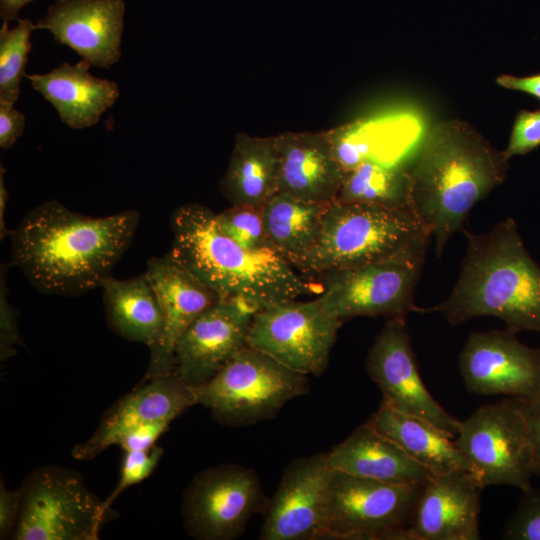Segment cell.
<instances>
[{
	"label": "cell",
	"mask_w": 540,
	"mask_h": 540,
	"mask_svg": "<svg viewBox=\"0 0 540 540\" xmlns=\"http://www.w3.org/2000/svg\"><path fill=\"white\" fill-rule=\"evenodd\" d=\"M139 221L136 210L91 217L57 200L46 201L10 232L12 264L42 293L85 294L111 275Z\"/></svg>",
	"instance_id": "obj_1"
},
{
	"label": "cell",
	"mask_w": 540,
	"mask_h": 540,
	"mask_svg": "<svg viewBox=\"0 0 540 540\" xmlns=\"http://www.w3.org/2000/svg\"><path fill=\"white\" fill-rule=\"evenodd\" d=\"M4 173L5 170L3 166L0 167V237L3 239L6 237L10 231L7 229L5 225L4 215H5V208H6V202L8 199V193L5 186L4 181Z\"/></svg>",
	"instance_id": "obj_42"
},
{
	"label": "cell",
	"mask_w": 540,
	"mask_h": 540,
	"mask_svg": "<svg viewBox=\"0 0 540 540\" xmlns=\"http://www.w3.org/2000/svg\"><path fill=\"white\" fill-rule=\"evenodd\" d=\"M257 310L238 299L220 300L183 332L174 351V371L188 386L200 387L248 346Z\"/></svg>",
	"instance_id": "obj_16"
},
{
	"label": "cell",
	"mask_w": 540,
	"mask_h": 540,
	"mask_svg": "<svg viewBox=\"0 0 540 540\" xmlns=\"http://www.w3.org/2000/svg\"><path fill=\"white\" fill-rule=\"evenodd\" d=\"M425 484H392L332 470L327 539L407 540Z\"/></svg>",
	"instance_id": "obj_9"
},
{
	"label": "cell",
	"mask_w": 540,
	"mask_h": 540,
	"mask_svg": "<svg viewBox=\"0 0 540 540\" xmlns=\"http://www.w3.org/2000/svg\"><path fill=\"white\" fill-rule=\"evenodd\" d=\"M502 537L507 540H540V487H531L523 492Z\"/></svg>",
	"instance_id": "obj_33"
},
{
	"label": "cell",
	"mask_w": 540,
	"mask_h": 540,
	"mask_svg": "<svg viewBox=\"0 0 540 540\" xmlns=\"http://www.w3.org/2000/svg\"><path fill=\"white\" fill-rule=\"evenodd\" d=\"M123 0H54L35 25L91 66L108 69L122 54Z\"/></svg>",
	"instance_id": "obj_18"
},
{
	"label": "cell",
	"mask_w": 540,
	"mask_h": 540,
	"mask_svg": "<svg viewBox=\"0 0 540 540\" xmlns=\"http://www.w3.org/2000/svg\"><path fill=\"white\" fill-rule=\"evenodd\" d=\"M496 82L503 88L521 91L540 100V74L529 75L526 77L502 74L497 77Z\"/></svg>",
	"instance_id": "obj_40"
},
{
	"label": "cell",
	"mask_w": 540,
	"mask_h": 540,
	"mask_svg": "<svg viewBox=\"0 0 540 540\" xmlns=\"http://www.w3.org/2000/svg\"><path fill=\"white\" fill-rule=\"evenodd\" d=\"M276 139L278 192L308 202H334L346 173L333 155L328 131H288L276 135Z\"/></svg>",
	"instance_id": "obj_21"
},
{
	"label": "cell",
	"mask_w": 540,
	"mask_h": 540,
	"mask_svg": "<svg viewBox=\"0 0 540 540\" xmlns=\"http://www.w3.org/2000/svg\"><path fill=\"white\" fill-rule=\"evenodd\" d=\"M19 490L20 511L11 536L14 540H97L112 512L70 468H36Z\"/></svg>",
	"instance_id": "obj_7"
},
{
	"label": "cell",
	"mask_w": 540,
	"mask_h": 540,
	"mask_svg": "<svg viewBox=\"0 0 540 540\" xmlns=\"http://www.w3.org/2000/svg\"><path fill=\"white\" fill-rule=\"evenodd\" d=\"M331 475L327 453L292 461L268 501L259 539H327V503Z\"/></svg>",
	"instance_id": "obj_15"
},
{
	"label": "cell",
	"mask_w": 540,
	"mask_h": 540,
	"mask_svg": "<svg viewBox=\"0 0 540 540\" xmlns=\"http://www.w3.org/2000/svg\"><path fill=\"white\" fill-rule=\"evenodd\" d=\"M482 487L472 472L432 476L424 485L407 540H478Z\"/></svg>",
	"instance_id": "obj_20"
},
{
	"label": "cell",
	"mask_w": 540,
	"mask_h": 540,
	"mask_svg": "<svg viewBox=\"0 0 540 540\" xmlns=\"http://www.w3.org/2000/svg\"><path fill=\"white\" fill-rule=\"evenodd\" d=\"M33 0H0V17L3 22L18 19L20 10Z\"/></svg>",
	"instance_id": "obj_41"
},
{
	"label": "cell",
	"mask_w": 540,
	"mask_h": 540,
	"mask_svg": "<svg viewBox=\"0 0 540 540\" xmlns=\"http://www.w3.org/2000/svg\"><path fill=\"white\" fill-rule=\"evenodd\" d=\"M193 390L197 404L206 407L214 420L240 427L275 417L287 402L307 394L310 385L307 375L248 345Z\"/></svg>",
	"instance_id": "obj_6"
},
{
	"label": "cell",
	"mask_w": 540,
	"mask_h": 540,
	"mask_svg": "<svg viewBox=\"0 0 540 540\" xmlns=\"http://www.w3.org/2000/svg\"><path fill=\"white\" fill-rule=\"evenodd\" d=\"M91 65L64 62L44 74H27L35 91L57 111L63 124L71 129L95 126L120 95L116 82L95 77Z\"/></svg>",
	"instance_id": "obj_22"
},
{
	"label": "cell",
	"mask_w": 540,
	"mask_h": 540,
	"mask_svg": "<svg viewBox=\"0 0 540 540\" xmlns=\"http://www.w3.org/2000/svg\"><path fill=\"white\" fill-rule=\"evenodd\" d=\"M25 116L14 107V103L0 100V147L10 148L22 135Z\"/></svg>",
	"instance_id": "obj_36"
},
{
	"label": "cell",
	"mask_w": 540,
	"mask_h": 540,
	"mask_svg": "<svg viewBox=\"0 0 540 540\" xmlns=\"http://www.w3.org/2000/svg\"><path fill=\"white\" fill-rule=\"evenodd\" d=\"M540 146V109L521 110L514 121L509 143L503 151L507 159L525 155Z\"/></svg>",
	"instance_id": "obj_34"
},
{
	"label": "cell",
	"mask_w": 540,
	"mask_h": 540,
	"mask_svg": "<svg viewBox=\"0 0 540 540\" xmlns=\"http://www.w3.org/2000/svg\"><path fill=\"white\" fill-rule=\"evenodd\" d=\"M508 169L504 152L466 121L440 122L428 132L409 170L415 212L434 238L437 257Z\"/></svg>",
	"instance_id": "obj_2"
},
{
	"label": "cell",
	"mask_w": 540,
	"mask_h": 540,
	"mask_svg": "<svg viewBox=\"0 0 540 540\" xmlns=\"http://www.w3.org/2000/svg\"><path fill=\"white\" fill-rule=\"evenodd\" d=\"M454 441L474 466L482 489L508 485L524 492L532 487L534 450L520 399L480 406L461 423Z\"/></svg>",
	"instance_id": "obj_8"
},
{
	"label": "cell",
	"mask_w": 540,
	"mask_h": 540,
	"mask_svg": "<svg viewBox=\"0 0 540 540\" xmlns=\"http://www.w3.org/2000/svg\"><path fill=\"white\" fill-rule=\"evenodd\" d=\"M21 494L17 490H8L5 481H0V539L11 538L20 511Z\"/></svg>",
	"instance_id": "obj_37"
},
{
	"label": "cell",
	"mask_w": 540,
	"mask_h": 540,
	"mask_svg": "<svg viewBox=\"0 0 540 540\" xmlns=\"http://www.w3.org/2000/svg\"><path fill=\"white\" fill-rule=\"evenodd\" d=\"M268 501L252 469L231 463L212 466L196 474L183 492L184 527L197 540H234L253 516L265 512Z\"/></svg>",
	"instance_id": "obj_10"
},
{
	"label": "cell",
	"mask_w": 540,
	"mask_h": 540,
	"mask_svg": "<svg viewBox=\"0 0 540 540\" xmlns=\"http://www.w3.org/2000/svg\"><path fill=\"white\" fill-rule=\"evenodd\" d=\"M170 422L162 421L140 426L127 433L118 443L123 451L149 450L156 445V441L164 434Z\"/></svg>",
	"instance_id": "obj_38"
},
{
	"label": "cell",
	"mask_w": 540,
	"mask_h": 540,
	"mask_svg": "<svg viewBox=\"0 0 540 540\" xmlns=\"http://www.w3.org/2000/svg\"><path fill=\"white\" fill-rule=\"evenodd\" d=\"M100 287L109 328L130 342L151 348L161 333L162 313L146 273L125 280L110 275Z\"/></svg>",
	"instance_id": "obj_26"
},
{
	"label": "cell",
	"mask_w": 540,
	"mask_h": 540,
	"mask_svg": "<svg viewBox=\"0 0 540 540\" xmlns=\"http://www.w3.org/2000/svg\"><path fill=\"white\" fill-rule=\"evenodd\" d=\"M196 404L193 388L174 374L140 382L105 411L92 436L74 446L72 457L92 460L134 429L155 422L171 423Z\"/></svg>",
	"instance_id": "obj_19"
},
{
	"label": "cell",
	"mask_w": 540,
	"mask_h": 540,
	"mask_svg": "<svg viewBox=\"0 0 540 540\" xmlns=\"http://www.w3.org/2000/svg\"><path fill=\"white\" fill-rule=\"evenodd\" d=\"M366 369L383 404L424 419L452 438L458 435L462 421L436 401L420 376L405 319H386L369 349Z\"/></svg>",
	"instance_id": "obj_13"
},
{
	"label": "cell",
	"mask_w": 540,
	"mask_h": 540,
	"mask_svg": "<svg viewBox=\"0 0 540 540\" xmlns=\"http://www.w3.org/2000/svg\"><path fill=\"white\" fill-rule=\"evenodd\" d=\"M331 470L392 484H425L433 475L368 421L327 452Z\"/></svg>",
	"instance_id": "obj_23"
},
{
	"label": "cell",
	"mask_w": 540,
	"mask_h": 540,
	"mask_svg": "<svg viewBox=\"0 0 540 540\" xmlns=\"http://www.w3.org/2000/svg\"><path fill=\"white\" fill-rule=\"evenodd\" d=\"M145 273L158 296L162 329L149 348V364L141 382L173 374L178 339L198 316L221 300L169 253L149 259Z\"/></svg>",
	"instance_id": "obj_17"
},
{
	"label": "cell",
	"mask_w": 540,
	"mask_h": 540,
	"mask_svg": "<svg viewBox=\"0 0 540 540\" xmlns=\"http://www.w3.org/2000/svg\"><path fill=\"white\" fill-rule=\"evenodd\" d=\"M462 232L467 249L449 297L420 312H438L453 326L492 316L516 333H540V266L514 219L508 217L485 233Z\"/></svg>",
	"instance_id": "obj_3"
},
{
	"label": "cell",
	"mask_w": 540,
	"mask_h": 540,
	"mask_svg": "<svg viewBox=\"0 0 540 540\" xmlns=\"http://www.w3.org/2000/svg\"><path fill=\"white\" fill-rule=\"evenodd\" d=\"M521 402L534 450L535 472L540 475V393Z\"/></svg>",
	"instance_id": "obj_39"
},
{
	"label": "cell",
	"mask_w": 540,
	"mask_h": 540,
	"mask_svg": "<svg viewBox=\"0 0 540 540\" xmlns=\"http://www.w3.org/2000/svg\"><path fill=\"white\" fill-rule=\"evenodd\" d=\"M280 160L276 136L240 132L235 137L220 191L231 205L263 207L279 191Z\"/></svg>",
	"instance_id": "obj_24"
},
{
	"label": "cell",
	"mask_w": 540,
	"mask_h": 540,
	"mask_svg": "<svg viewBox=\"0 0 540 540\" xmlns=\"http://www.w3.org/2000/svg\"><path fill=\"white\" fill-rule=\"evenodd\" d=\"M215 214L197 203L175 209L168 253L221 300H242L260 310L322 293L320 283L301 277L276 252H249L242 248L222 232Z\"/></svg>",
	"instance_id": "obj_4"
},
{
	"label": "cell",
	"mask_w": 540,
	"mask_h": 540,
	"mask_svg": "<svg viewBox=\"0 0 540 540\" xmlns=\"http://www.w3.org/2000/svg\"><path fill=\"white\" fill-rule=\"evenodd\" d=\"M343 321L327 312L321 296L291 300L254 314L248 345L304 375H321Z\"/></svg>",
	"instance_id": "obj_11"
},
{
	"label": "cell",
	"mask_w": 540,
	"mask_h": 540,
	"mask_svg": "<svg viewBox=\"0 0 540 540\" xmlns=\"http://www.w3.org/2000/svg\"><path fill=\"white\" fill-rule=\"evenodd\" d=\"M3 22L0 29V100L15 103L20 96L22 78L31 50V34L36 25L30 19H17L10 28Z\"/></svg>",
	"instance_id": "obj_29"
},
{
	"label": "cell",
	"mask_w": 540,
	"mask_h": 540,
	"mask_svg": "<svg viewBox=\"0 0 540 540\" xmlns=\"http://www.w3.org/2000/svg\"><path fill=\"white\" fill-rule=\"evenodd\" d=\"M215 216L222 232L245 250L274 251L265 227L263 207L231 205Z\"/></svg>",
	"instance_id": "obj_30"
},
{
	"label": "cell",
	"mask_w": 540,
	"mask_h": 540,
	"mask_svg": "<svg viewBox=\"0 0 540 540\" xmlns=\"http://www.w3.org/2000/svg\"><path fill=\"white\" fill-rule=\"evenodd\" d=\"M368 422L386 435L433 476L476 470L454 439L430 422L381 403ZM478 478V477H477Z\"/></svg>",
	"instance_id": "obj_25"
},
{
	"label": "cell",
	"mask_w": 540,
	"mask_h": 540,
	"mask_svg": "<svg viewBox=\"0 0 540 540\" xmlns=\"http://www.w3.org/2000/svg\"><path fill=\"white\" fill-rule=\"evenodd\" d=\"M459 369L471 393L521 400L540 393V348L522 343L507 328L470 333L459 356Z\"/></svg>",
	"instance_id": "obj_14"
},
{
	"label": "cell",
	"mask_w": 540,
	"mask_h": 540,
	"mask_svg": "<svg viewBox=\"0 0 540 540\" xmlns=\"http://www.w3.org/2000/svg\"><path fill=\"white\" fill-rule=\"evenodd\" d=\"M424 261L418 255L322 274L324 307L343 322L363 316L406 320L420 312L414 298Z\"/></svg>",
	"instance_id": "obj_12"
},
{
	"label": "cell",
	"mask_w": 540,
	"mask_h": 540,
	"mask_svg": "<svg viewBox=\"0 0 540 540\" xmlns=\"http://www.w3.org/2000/svg\"><path fill=\"white\" fill-rule=\"evenodd\" d=\"M163 453V448L156 445L149 450L124 451L119 481L104 500L106 508L111 509L117 497L127 488L148 478L157 467Z\"/></svg>",
	"instance_id": "obj_32"
},
{
	"label": "cell",
	"mask_w": 540,
	"mask_h": 540,
	"mask_svg": "<svg viewBox=\"0 0 540 540\" xmlns=\"http://www.w3.org/2000/svg\"><path fill=\"white\" fill-rule=\"evenodd\" d=\"M430 231L415 213L337 202L327 205L319 239L297 268L305 275L426 255Z\"/></svg>",
	"instance_id": "obj_5"
},
{
	"label": "cell",
	"mask_w": 540,
	"mask_h": 540,
	"mask_svg": "<svg viewBox=\"0 0 540 540\" xmlns=\"http://www.w3.org/2000/svg\"><path fill=\"white\" fill-rule=\"evenodd\" d=\"M327 205L278 192L263 206L264 223L274 251L295 269L315 247Z\"/></svg>",
	"instance_id": "obj_27"
},
{
	"label": "cell",
	"mask_w": 540,
	"mask_h": 540,
	"mask_svg": "<svg viewBox=\"0 0 540 540\" xmlns=\"http://www.w3.org/2000/svg\"><path fill=\"white\" fill-rule=\"evenodd\" d=\"M333 155L348 173L374 157L373 138L365 124L354 122L328 130Z\"/></svg>",
	"instance_id": "obj_31"
},
{
	"label": "cell",
	"mask_w": 540,
	"mask_h": 540,
	"mask_svg": "<svg viewBox=\"0 0 540 540\" xmlns=\"http://www.w3.org/2000/svg\"><path fill=\"white\" fill-rule=\"evenodd\" d=\"M1 267L0 291V359L6 361L16 353V345L21 343L16 313L7 299L6 269Z\"/></svg>",
	"instance_id": "obj_35"
},
{
	"label": "cell",
	"mask_w": 540,
	"mask_h": 540,
	"mask_svg": "<svg viewBox=\"0 0 540 540\" xmlns=\"http://www.w3.org/2000/svg\"><path fill=\"white\" fill-rule=\"evenodd\" d=\"M335 201L366 203L416 214L410 170L381 159H369L346 173Z\"/></svg>",
	"instance_id": "obj_28"
}]
</instances>
